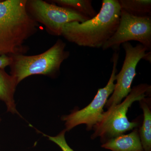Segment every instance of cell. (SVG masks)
Masks as SVG:
<instances>
[{"mask_svg": "<svg viewBox=\"0 0 151 151\" xmlns=\"http://www.w3.org/2000/svg\"><path fill=\"white\" fill-rule=\"evenodd\" d=\"M121 13L118 0H103L100 12L96 16L82 23L66 24L61 36L78 46L102 48L118 28Z\"/></svg>", "mask_w": 151, "mask_h": 151, "instance_id": "6da1fadb", "label": "cell"}, {"mask_svg": "<svg viewBox=\"0 0 151 151\" xmlns=\"http://www.w3.org/2000/svg\"><path fill=\"white\" fill-rule=\"evenodd\" d=\"M27 2H0V55L22 54L25 41L37 31V23L28 12Z\"/></svg>", "mask_w": 151, "mask_h": 151, "instance_id": "7a4b0ae2", "label": "cell"}, {"mask_svg": "<svg viewBox=\"0 0 151 151\" xmlns=\"http://www.w3.org/2000/svg\"><path fill=\"white\" fill-rule=\"evenodd\" d=\"M150 85L143 83L134 86L122 103L104 112L101 121L93 127L92 139L100 137L103 143L134 130L139 126L138 122H130L127 117L128 109L136 101L145 98L151 92Z\"/></svg>", "mask_w": 151, "mask_h": 151, "instance_id": "3957f363", "label": "cell"}, {"mask_svg": "<svg viewBox=\"0 0 151 151\" xmlns=\"http://www.w3.org/2000/svg\"><path fill=\"white\" fill-rule=\"evenodd\" d=\"M65 42L59 39L42 54L31 56L10 55L12 59L10 65L11 75L17 84L30 76L41 74L54 76L59 72L62 63L69 56V52L65 50Z\"/></svg>", "mask_w": 151, "mask_h": 151, "instance_id": "277c9868", "label": "cell"}, {"mask_svg": "<svg viewBox=\"0 0 151 151\" xmlns=\"http://www.w3.org/2000/svg\"><path fill=\"white\" fill-rule=\"evenodd\" d=\"M119 58V52H115L111 58L113 70L108 84L104 88L98 89L91 103L83 109L75 110L69 115L62 116L61 120L65 122L66 131H69L81 124L86 125V129L90 131L101 121L104 113L103 108L115 88Z\"/></svg>", "mask_w": 151, "mask_h": 151, "instance_id": "5b68a950", "label": "cell"}, {"mask_svg": "<svg viewBox=\"0 0 151 151\" xmlns=\"http://www.w3.org/2000/svg\"><path fill=\"white\" fill-rule=\"evenodd\" d=\"M125 52V58L121 71L116 75V83L114 91L108 99L105 107L107 110L122 103L132 90L131 86L136 76V68L141 60L151 63V52L141 44L133 46L129 42L122 44Z\"/></svg>", "mask_w": 151, "mask_h": 151, "instance_id": "8992f818", "label": "cell"}, {"mask_svg": "<svg viewBox=\"0 0 151 151\" xmlns=\"http://www.w3.org/2000/svg\"><path fill=\"white\" fill-rule=\"evenodd\" d=\"M132 40L139 42L151 51V17H135L121 9L118 28L102 48L119 52L122 44Z\"/></svg>", "mask_w": 151, "mask_h": 151, "instance_id": "52a82bcc", "label": "cell"}, {"mask_svg": "<svg viewBox=\"0 0 151 151\" xmlns=\"http://www.w3.org/2000/svg\"><path fill=\"white\" fill-rule=\"evenodd\" d=\"M27 10L36 22L46 27L51 34L61 36L64 25L73 22H83L88 19L70 9L52 4L42 0L27 1Z\"/></svg>", "mask_w": 151, "mask_h": 151, "instance_id": "ba28073f", "label": "cell"}, {"mask_svg": "<svg viewBox=\"0 0 151 151\" xmlns=\"http://www.w3.org/2000/svg\"><path fill=\"white\" fill-rule=\"evenodd\" d=\"M101 147L111 151H144L137 128L130 134L120 135L107 141Z\"/></svg>", "mask_w": 151, "mask_h": 151, "instance_id": "9c48e42d", "label": "cell"}, {"mask_svg": "<svg viewBox=\"0 0 151 151\" xmlns=\"http://www.w3.org/2000/svg\"><path fill=\"white\" fill-rule=\"evenodd\" d=\"M18 85L13 76L0 69V100L5 103L8 112L19 115L17 110L14 94Z\"/></svg>", "mask_w": 151, "mask_h": 151, "instance_id": "30bf717a", "label": "cell"}, {"mask_svg": "<svg viewBox=\"0 0 151 151\" xmlns=\"http://www.w3.org/2000/svg\"><path fill=\"white\" fill-rule=\"evenodd\" d=\"M149 102L146 97L139 101L144 119L139 133L144 151H151V111Z\"/></svg>", "mask_w": 151, "mask_h": 151, "instance_id": "8fae6325", "label": "cell"}, {"mask_svg": "<svg viewBox=\"0 0 151 151\" xmlns=\"http://www.w3.org/2000/svg\"><path fill=\"white\" fill-rule=\"evenodd\" d=\"M52 1L59 6L73 10L89 20L97 14L91 0H55Z\"/></svg>", "mask_w": 151, "mask_h": 151, "instance_id": "7c38bea8", "label": "cell"}, {"mask_svg": "<svg viewBox=\"0 0 151 151\" xmlns=\"http://www.w3.org/2000/svg\"><path fill=\"white\" fill-rule=\"evenodd\" d=\"M121 9L135 17H151V0H118Z\"/></svg>", "mask_w": 151, "mask_h": 151, "instance_id": "4fadbf2b", "label": "cell"}, {"mask_svg": "<svg viewBox=\"0 0 151 151\" xmlns=\"http://www.w3.org/2000/svg\"><path fill=\"white\" fill-rule=\"evenodd\" d=\"M66 132L65 129L63 130L55 137L45 136L49 138L50 140L52 141L59 146L62 151H74L69 147L65 140V135Z\"/></svg>", "mask_w": 151, "mask_h": 151, "instance_id": "5bb4252c", "label": "cell"}, {"mask_svg": "<svg viewBox=\"0 0 151 151\" xmlns=\"http://www.w3.org/2000/svg\"><path fill=\"white\" fill-rule=\"evenodd\" d=\"M12 62V59L11 56L7 55H0V69H4L6 67L10 66Z\"/></svg>", "mask_w": 151, "mask_h": 151, "instance_id": "9a60e30c", "label": "cell"}, {"mask_svg": "<svg viewBox=\"0 0 151 151\" xmlns=\"http://www.w3.org/2000/svg\"><path fill=\"white\" fill-rule=\"evenodd\" d=\"M1 117H0V122H1Z\"/></svg>", "mask_w": 151, "mask_h": 151, "instance_id": "2e32d148", "label": "cell"}]
</instances>
